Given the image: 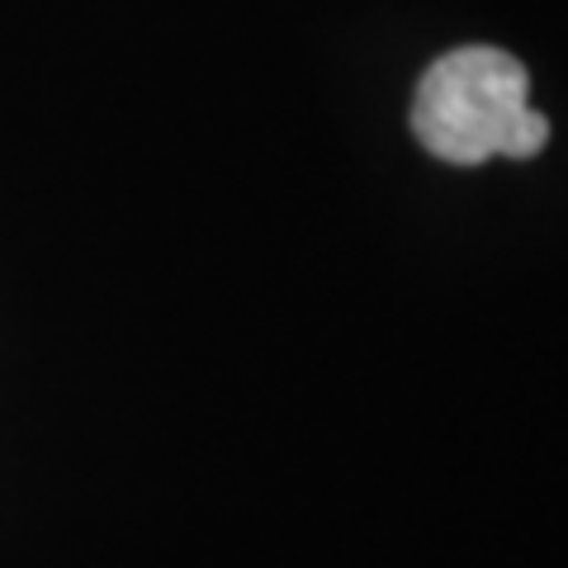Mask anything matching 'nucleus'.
Instances as JSON below:
<instances>
[{
	"label": "nucleus",
	"instance_id": "nucleus-1",
	"mask_svg": "<svg viewBox=\"0 0 568 568\" xmlns=\"http://www.w3.org/2000/svg\"><path fill=\"white\" fill-rule=\"evenodd\" d=\"M413 133L436 162L484 166L488 156H536L549 119L530 110L526 67L503 48H455L426 67L413 100Z\"/></svg>",
	"mask_w": 568,
	"mask_h": 568
}]
</instances>
